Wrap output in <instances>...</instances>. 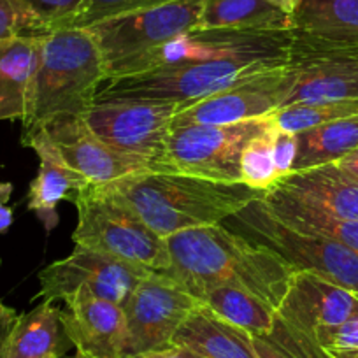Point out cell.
<instances>
[{"instance_id":"29","label":"cell","mask_w":358,"mask_h":358,"mask_svg":"<svg viewBox=\"0 0 358 358\" xmlns=\"http://www.w3.org/2000/svg\"><path fill=\"white\" fill-rule=\"evenodd\" d=\"M273 132L274 123L271 120L267 129L251 137L241 153V183L262 194L271 190L280 181V172L273 155Z\"/></svg>"},{"instance_id":"11","label":"cell","mask_w":358,"mask_h":358,"mask_svg":"<svg viewBox=\"0 0 358 358\" xmlns=\"http://www.w3.org/2000/svg\"><path fill=\"white\" fill-rule=\"evenodd\" d=\"M202 0H178L102 20L88 27L106 64V79L115 67L174 37L197 29Z\"/></svg>"},{"instance_id":"40","label":"cell","mask_w":358,"mask_h":358,"mask_svg":"<svg viewBox=\"0 0 358 358\" xmlns=\"http://www.w3.org/2000/svg\"><path fill=\"white\" fill-rule=\"evenodd\" d=\"M268 4L276 6V8H280L281 11L288 13V15L292 16V13L295 11V8H297L299 0H267Z\"/></svg>"},{"instance_id":"3","label":"cell","mask_w":358,"mask_h":358,"mask_svg":"<svg viewBox=\"0 0 358 358\" xmlns=\"http://www.w3.org/2000/svg\"><path fill=\"white\" fill-rule=\"evenodd\" d=\"M104 81V58L88 29L71 27L43 36L22 136L55 120L83 116Z\"/></svg>"},{"instance_id":"17","label":"cell","mask_w":358,"mask_h":358,"mask_svg":"<svg viewBox=\"0 0 358 358\" xmlns=\"http://www.w3.org/2000/svg\"><path fill=\"white\" fill-rule=\"evenodd\" d=\"M62 322L74 350L86 358H127V318L122 306L78 297L65 302Z\"/></svg>"},{"instance_id":"5","label":"cell","mask_w":358,"mask_h":358,"mask_svg":"<svg viewBox=\"0 0 358 358\" xmlns=\"http://www.w3.org/2000/svg\"><path fill=\"white\" fill-rule=\"evenodd\" d=\"M78 211L72 241L137 267L165 273L171 267L167 241L148 229L136 213L104 185H88L74 202Z\"/></svg>"},{"instance_id":"7","label":"cell","mask_w":358,"mask_h":358,"mask_svg":"<svg viewBox=\"0 0 358 358\" xmlns=\"http://www.w3.org/2000/svg\"><path fill=\"white\" fill-rule=\"evenodd\" d=\"M292 30H222L194 29L113 69L109 78L137 74L169 65L246 58V60H290Z\"/></svg>"},{"instance_id":"36","label":"cell","mask_w":358,"mask_h":358,"mask_svg":"<svg viewBox=\"0 0 358 358\" xmlns=\"http://www.w3.org/2000/svg\"><path fill=\"white\" fill-rule=\"evenodd\" d=\"M18 316L20 315L15 309L6 306L4 302H2V299H0V358H4L6 343H8V337L9 334H11Z\"/></svg>"},{"instance_id":"21","label":"cell","mask_w":358,"mask_h":358,"mask_svg":"<svg viewBox=\"0 0 358 358\" xmlns=\"http://www.w3.org/2000/svg\"><path fill=\"white\" fill-rule=\"evenodd\" d=\"M41 37L15 36L0 41V122H23L39 64Z\"/></svg>"},{"instance_id":"31","label":"cell","mask_w":358,"mask_h":358,"mask_svg":"<svg viewBox=\"0 0 358 358\" xmlns=\"http://www.w3.org/2000/svg\"><path fill=\"white\" fill-rule=\"evenodd\" d=\"M358 115V101L330 102V104H294L280 108L268 116L274 125L288 134H301L313 127Z\"/></svg>"},{"instance_id":"25","label":"cell","mask_w":358,"mask_h":358,"mask_svg":"<svg viewBox=\"0 0 358 358\" xmlns=\"http://www.w3.org/2000/svg\"><path fill=\"white\" fill-rule=\"evenodd\" d=\"M297 144L294 171L336 164L358 148V115L304 130L297 134Z\"/></svg>"},{"instance_id":"37","label":"cell","mask_w":358,"mask_h":358,"mask_svg":"<svg viewBox=\"0 0 358 358\" xmlns=\"http://www.w3.org/2000/svg\"><path fill=\"white\" fill-rule=\"evenodd\" d=\"M13 194L11 183H0V234L8 232L9 227L13 225V209L9 208V199Z\"/></svg>"},{"instance_id":"35","label":"cell","mask_w":358,"mask_h":358,"mask_svg":"<svg viewBox=\"0 0 358 358\" xmlns=\"http://www.w3.org/2000/svg\"><path fill=\"white\" fill-rule=\"evenodd\" d=\"M15 36H22L18 16L9 0H0V41Z\"/></svg>"},{"instance_id":"1","label":"cell","mask_w":358,"mask_h":358,"mask_svg":"<svg viewBox=\"0 0 358 358\" xmlns=\"http://www.w3.org/2000/svg\"><path fill=\"white\" fill-rule=\"evenodd\" d=\"M165 241L171 267L164 274L197 299L211 288L232 287L278 311L295 274L280 255L223 223L183 230Z\"/></svg>"},{"instance_id":"27","label":"cell","mask_w":358,"mask_h":358,"mask_svg":"<svg viewBox=\"0 0 358 358\" xmlns=\"http://www.w3.org/2000/svg\"><path fill=\"white\" fill-rule=\"evenodd\" d=\"M209 311L250 336H265L273 330L276 311L255 295L232 287H216L199 297Z\"/></svg>"},{"instance_id":"39","label":"cell","mask_w":358,"mask_h":358,"mask_svg":"<svg viewBox=\"0 0 358 358\" xmlns=\"http://www.w3.org/2000/svg\"><path fill=\"white\" fill-rule=\"evenodd\" d=\"M336 164L337 167L343 169L344 172H348V174L358 179V148L351 151V153H348L346 157L341 158L339 162H336Z\"/></svg>"},{"instance_id":"9","label":"cell","mask_w":358,"mask_h":358,"mask_svg":"<svg viewBox=\"0 0 358 358\" xmlns=\"http://www.w3.org/2000/svg\"><path fill=\"white\" fill-rule=\"evenodd\" d=\"M150 273L102 251L76 246L69 257L41 271L39 292L34 301L65 304L78 297H95L123 306L136 285Z\"/></svg>"},{"instance_id":"14","label":"cell","mask_w":358,"mask_h":358,"mask_svg":"<svg viewBox=\"0 0 358 358\" xmlns=\"http://www.w3.org/2000/svg\"><path fill=\"white\" fill-rule=\"evenodd\" d=\"M288 64L295 79L283 108L358 101V53L355 51L322 46L294 36Z\"/></svg>"},{"instance_id":"10","label":"cell","mask_w":358,"mask_h":358,"mask_svg":"<svg viewBox=\"0 0 358 358\" xmlns=\"http://www.w3.org/2000/svg\"><path fill=\"white\" fill-rule=\"evenodd\" d=\"M178 111V106L165 102H97L83 115V120L113 150L157 171L164 160L172 118Z\"/></svg>"},{"instance_id":"13","label":"cell","mask_w":358,"mask_h":358,"mask_svg":"<svg viewBox=\"0 0 358 358\" xmlns=\"http://www.w3.org/2000/svg\"><path fill=\"white\" fill-rule=\"evenodd\" d=\"M294 71L285 64L176 113L172 129L188 125H230L267 118L283 108L294 86Z\"/></svg>"},{"instance_id":"26","label":"cell","mask_w":358,"mask_h":358,"mask_svg":"<svg viewBox=\"0 0 358 358\" xmlns=\"http://www.w3.org/2000/svg\"><path fill=\"white\" fill-rule=\"evenodd\" d=\"M262 201L276 218H280L292 229L313 234V236L329 237L358 253V220L334 218L318 209L308 208L292 199L283 197L273 190L265 192L262 195Z\"/></svg>"},{"instance_id":"8","label":"cell","mask_w":358,"mask_h":358,"mask_svg":"<svg viewBox=\"0 0 358 358\" xmlns=\"http://www.w3.org/2000/svg\"><path fill=\"white\" fill-rule=\"evenodd\" d=\"M271 120L258 118L230 125H188L172 129L162 164L153 172H178L195 178L241 183V153L251 137Z\"/></svg>"},{"instance_id":"33","label":"cell","mask_w":358,"mask_h":358,"mask_svg":"<svg viewBox=\"0 0 358 358\" xmlns=\"http://www.w3.org/2000/svg\"><path fill=\"white\" fill-rule=\"evenodd\" d=\"M318 344L330 358H358V311L325 330L318 337Z\"/></svg>"},{"instance_id":"2","label":"cell","mask_w":358,"mask_h":358,"mask_svg":"<svg viewBox=\"0 0 358 358\" xmlns=\"http://www.w3.org/2000/svg\"><path fill=\"white\" fill-rule=\"evenodd\" d=\"M157 236L218 225L260 199L244 183H218L178 172L143 171L104 185Z\"/></svg>"},{"instance_id":"32","label":"cell","mask_w":358,"mask_h":358,"mask_svg":"<svg viewBox=\"0 0 358 358\" xmlns=\"http://www.w3.org/2000/svg\"><path fill=\"white\" fill-rule=\"evenodd\" d=\"M178 2V0H86L74 22V29H88L102 20L143 9L160 8V6Z\"/></svg>"},{"instance_id":"15","label":"cell","mask_w":358,"mask_h":358,"mask_svg":"<svg viewBox=\"0 0 358 358\" xmlns=\"http://www.w3.org/2000/svg\"><path fill=\"white\" fill-rule=\"evenodd\" d=\"M358 311V294L313 273H295L276 316L318 343L325 330Z\"/></svg>"},{"instance_id":"20","label":"cell","mask_w":358,"mask_h":358,"mask_svg":"<svg viewBox=\"0 0 358 358\" xmlns=\"http://www.w3.org/2000/svg\"><path fill=\"white\" fill-rule=\"evenodd\" d=\"M292 32L309 43L358 53V0H299Z\"/></svg>"},{"instance_id":"18","label":"cell","mask_w":358,"mask_h":358,"mask_svg":"<svg viewBox=\"0 0 358 358\" xmlns=\"http://www.w3.org/2000/svg\"><path fill=\"white\" fill-rule=\"evenodd\" d=\"M22 144L32 148L39 157V172L30 183L27 208L37 216L46 232H53L60 222L58 204L76 202L88 183L64 160L44 129L22 136Z\"/></svg>"},{"instance_id":"30","label":"cell","mask_w":358,"mask_h":358,"mask_svg":"<svg viewBox=\"0 0 358 358\" xmlns=\"http://www.w3.org/2000/svg\"><path fill=\"white\" fill-rule=\"evenodd\" d=\"M251 339L258 358H330L315 339L278 316L271 332Z\"/></svg>"},{"instance_id":"23","label":"cell","mask_w":358,"mask_h":358,"mask_svg":"<svg viewBox=\"0 0 358 358\" xmlns=\"http://www.w3.org/2000/svg\"><path fill=\"white\" fill-rule=\"evenodd\" d=\"M74 350L62 322V308L41 302L18 316L6 343L4 358H62Z\"/></svg>"},{"instance_id":"4","label":"cell","mask_w":358,"mask_h":358,"mask_svg":"<svg viewBox=\"0 0 358 358\" xmlns=\"http://www.w3.org/2000/svg\"><path fill=\"white\" fill-rule=\"evenodd\" d=\"M281 65H285V62L225 58L201 64L169 65L137 74L118 76L102 83L95 104L120 101L165 102L176 104L181 111L244 79L273 71Z\"/></svg>"},{"instance_id":"41","label":"cell","mask_w":358,"mask_h":358,"mask_svg":"<svg viewBox=\"0 0 358 358\" xmlns=\"http://www.w3.org/2000/svg\"><path fill=\"white\" fill-rule=\"evenodd\" d=\"M62 358H86V357H85V355L79 353V351L74 350V353H67L65 357H62Z\"/></svg>"},{"instance_id":"24","label":"cell","mask_w":358,"mask_h":358,"mask_svg":"<svg viewBox=\"0 0 358 358\" xmlns=\"http://www.w3.org/2000/svg\"><path fill=\"white\" fill-rule=\"evenodd\" d=\"M197 29L292 30V16L267 0H202Z\"/></svg>"},{"instance_id":"38","label":"cell","mask_w":358,"mask_h":358,"mask_svg":"<svg viewBox=\"0 0 358 358\" xmlns=\"http://www.w3.org/2000/svg\"><path fill=\"white\" fill-rule=\"evenodd\" d=\"M137 358H206L202 357L201 353H195V351L188 350V348H181V346H167L164 350L158 351H151V353L141 355Z\"/></svg>"},{"instance_id":"34","label":"cell","mask_w":358,"mask_h":358,"mask_svg":"<svg viewBox=\"0 0 358 358\" xmlns=\"http://www.w3.org/2000/svg\"><path fill=\"white\" fill-rule=\"evenodd\" d=\"M297 136H295V134L283 132V130H280L274 125L273 155L274 164H276L278 172H280V179L294 172L295 160H297Z\"/></svg>"},{"instance_id":"28","label":"cell","mask_w":358,"mask_h":358,"mask_svg":"<svg viewBox=\"0 0 358 358\" xmlns=\"http://www.w3.org/2000/svg\"><path fill=\"white\" fill-rule=\"evenodd\" d=\"M86 0H9L20 22L22 36L43 37L71 29Z\"/></svg>"},{"instance_id":"22","label":"cell","mask_w":358,"mask_h":358,"mask_svg":"<svg viewBox=\"0 0 358 358\" xmlns=\"http://www.w3.org/2000/svg\"><path fill=\"white\" fill-rule=\"evenodd\" d=\"M171 344L188 348L206 358H258L250 334L230 325L204 304L185 320Z\"/></svg>"},{"instance_id":"16","label":"cell","mask_w":358,"mask_h":358,"mask_svg":"<svg viewBox=\"0 0 358 358\" xmlns=\"http://www.w3.org/2000/svg\"><path fill=\"white\" fill-rule=\"evenodd\" d=\"M64 160L88 185H108L134 172L150 171V165L122 155L99 139L83 116L62 118L43 127Z\"/></svg>"},{"instance_id":"12","label":"cell","mask_w":358,"mask_h":358,"mask_svg":"<svg viewBox=\"0 0 358 358\" xmlns=\"http://www.w3.org/2000/svg\"><path fill=\"white\" fill-rule=\"evenodd\" d=\"M201 306L178 281L151 271L122 306L127 318V358L171 346L185 320Z\"/></svg>"},{"instance_id":"6","label":"cell","mask_w":358,"mask_h":358,"mask_svg":"<svg viewBox=\"0 0 358 358\" xmlns=\"http://www.w3.org/2000/svg\"><path fill=\"white\" fill-rule=\"evenodd\" d=\"M223 225L280 255L294 273H313L358 294V253L337 241L299 232L273 215L264 201L250 202Z\"/></svg>"},{"instance_id":"19","label":"cell","mask_w":358,"mask_h":358,"mask_svg":"<svg viewBox=\"0 0 358 358\" xmlns=\"http://www.w3.org/2000/svg\"><path fill=\"white\" fill-rule=\"evenodd\" d=\"M271 190L334 218L358 220V179L337 164L294 171Z\"/></svg>"}]
</instances>
